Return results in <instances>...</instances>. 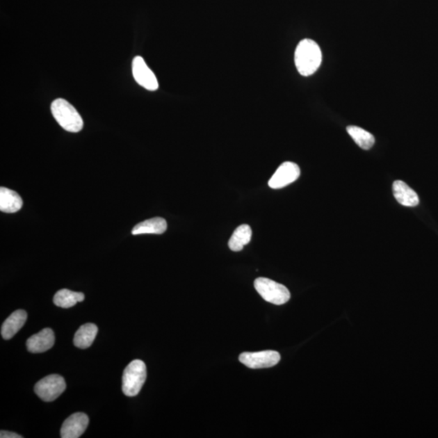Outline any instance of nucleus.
Listing matches in <instances>:
<instances>
[{"label": "nucleus", "instance_id": "f257e3e1", "mask_svg": "<svg viewBox=\"0 0 438 438\" xmlns=\"http://www.w3.org/2000/svg\"><path fill=\"white\" fill-rule=\"evenodd\" d=\"M323 54L318 44L311 40L304 39L297 46L295 52V65L300 74L305 76L313 75L318 71Z\"/></svg>", "mask_w": 438, "mask_h": 438}, {"label": "nucleus", "instance_id": "f03ea898", "mask_svg": "<svg viewBox=\"0 0 438 438\" xmlns=\"http://www.w3.org/2000/svg\"><path fill=\"white\" fill-rule=\"evenodd\" d=\"M54 118L62 128L70 133H78L83 129V120L78 111L67 101L58 99L51 104Z\"/></svg>", "mask_w": 438, "mask_h": 438}, {"label": "nucleus", "instance_id": "7ed1b4c3", "mask_svg": "<svg viewBox=\"0 0 438 438\" xmlns=\"http://www.w3.org/2000/svg\"><path fill=\"white\" fill-rule=\"evenodd\" d=\"M147 377L146 365L140 359L131 362L124 369L122 378V391L126 396H138Z\"/></svg>", "mask_w": 438, "mask_h": 438}, {"label": "nucleus", "instance_id": "20e7f679", "mask_svg": "<svg viewBox=\"0 0 438 438\" xmlns=\"http://www.w3.org/2000/svg\"><path fill=\"white\" fill-rule=\"evenodd\" d=\"M255 289L267 302L276 305H282L289 302L291 293L284 285L266 277H258L254 282Z\"/></svg>", "mask_w": 438, "mask_h": 438}, {"label": "nucleus", "instance_id": "39448f33", "mask_svg": "<svg viewBox=\"0 0 438 438\" xmlns=\"http://www.w3.org/2000/svg\"><path fill=\"white\" fill-rule=\"evenodd\" d=\"M66 382L65 378L60 375H49L38 383L34 387V392L37 396L45 402H52L60 396L65 392Z\"/></svg>", "mask_w": 438, "mask_h": 438}, {"label": "nucleus", "instance_id": "423d86ee", "mask_svg": "<svg viewBox=\"0 0 438 438\" xmlns=\"http://www.w3.org/2000/svg\"><path fill=\"white\" fill-rule=\"evenodd\" d=\"M280 354L275 350H263L259 352H243L241 354L240 362L245 366L257 369L275 366L280 362Z\"/></svg>", "mask_w": 438, "mask_h": 438}, {"label": "nucleus", "instance_id": "0eeeda50", "mask_svg": "<svg viewBox=\"0 0 438 438\" xmlns=\"http://www.w3.org/2000/svg\"><path fill=\"white\" fill-rule=\"evenodd\" d=\"M299 165L291 162L282 163L269 180V186L273 189H279L295 181L300 177Z\"/></svg>", "mask_w": 438, "mask_h": 438}, {"label": "nucleus", "instance_id": "6e6552de", "mask_svg": "<svg viewBox=\"0 0 438 438\" xmlns=\"http://www.w3.org/2000/svg\"><path fill=\"white\" fill-rule=\"evenodd\" d=\"M133 74L136 81L145 89L149 91H155L159 89L157 77L146 65L143 57L136 56L133 58Z\"/></svg>", "mask_w": 438, "mask_h": 438}, {"label": "nucleus", "instance_id": "1a4fd4ad", "mask_svg": "<svg viewBox=\"0 0 438 438\" xmlns=\"http://www.w3.org/2000/svg\"><path fill=\"white\" fill-rule=\"evenodd\" d=\"M89 425V417L85 413L77 412L66 419L60 430L62 438H78Z\"/></svg>", "mask_w": 438, "mask_h": 438}, {"label": "nucleus", "instance_id": "9d476101", "mask_svg": "<svg viewBox=\"0 0 438 438\" xmlns=\"http://www.w3.org/2000/svg\"><path fill=\"white\" fill-rule=\"evenodd\" d=\"M55 340V334L51 329H43L27 340V349L32 353L45 352L53 347Z\"/></svg>", "mask_w": 438, "mask_h": 438}, {"label": "nucleus", "instance_id": "9b49d317", "mask_svg": "<svg viewBox=\"0 0 438 438\" xmlns=\"http://www.w3.org/2000/svg\"><path fill=\"white\" fill-rule=\"evenodd\" d=\"M393 194L397 202L403 206L414 207L420 202L417 193L402 180L394 182Z\"/></svg>", "mask_w": 438, "mask_h": 438}, {"label": "nucleus", "instance_id": "f8f14e48", "mask_svg": "<svg viewBox=\"0 0 438 438\" xmlns=\"http://www.w3.org/2000/svg\"><path fill=\"white\" fill-rule=\"evenodd\" d=\"M26 320L27 314L26 311H15L2 325V337L6 340L11 339L23 327Z\"/></svg>", "mask_w": 438, "mask_h": 438}, {"label": "nucleus", "instance_id": "ddd939ff", "mask_svg": "<svg viewBox=\"0 0 438 438\" xmlns=\"http://www.w3.org/2000/svg\"><path fill=\"white\" fill-rule=\"evenodd\" d=\"M23 206V200L13 190L0 188V211L3 213H17Z\"/></svg>", "mask_w": 438, "mask_h": 438}, {"label": "nucleus", "instance_id": "4468645a", "mask_svg": "<svg viewBox=\"0 0 438 438\" xmlns=\"http://www.w3.org/2000/svg\"><path fill=\"white\" fill-rule=\"evenodd\" d=\"M168 229L167 221L163 218H153L148 219L143 222L136 224L131 231L133 235H143V234H156L161 235L163 234Z\"/></svg>", "mask_w": 438, "mask_h": 438}, {"label": "nucleus", "instance_id": "2eb2a0df", "mask_svg": "<svg viewBox=\"0 0 438 438\" xmlns=\"http://www.w3.org/2000/svg\"><path fill=\"white\" fill-rule=\"evenodd\" d=\"M97 331V325L92 323H87L81 326L76 331L73 343L76 348L86 349L90 348L94 343Z\"/></svg>", "mask_w": 438, "mask_h": 438}, {"label": "nucleus", "instance_id": "dca6fc26", "mask_svg": "<svg viewBox=\"0 0 438 438\" xmlns=\"http://www.w3.org/2000/svg\"><path fill=\"white\" fill-rule=\"evenodd\" d=\"M252 229L247 224L238 227L228 242V246L234 252H240L251 241Z\"/></svg>", "mask_w": 438, "mask_h": 438}, {"label": "nucleus", "instance_id": "f3484780", "mask_svg": "<svg viewBox=\"0 0 438 438\" xmlns=\"http://www.w3.org/2000/svg\"><path fill=\"white\" fill-rule=\"evenodd\" d=\"M85 300V295L81 292H75L67 289L57 291L54 296V304L63 309L71 308L79 302Z\"/></svg>", "mask_w": 438, "mask_h": 438}, {"label": "nucleus", "instance_id": "a211bd4d", "mask_svg": "<svg viewBox=\"0 0 438 438\" xmlns=\"http://www.w3.org/2000/svg\"><path fill=\"white\" fill-rule=\"evenodd\" d=\"M347 131L350 138L360 148L368 150L373 147L375 143L374 136L366 130L357 126H348Z\"/></svg>", "mask_w": 438, "mask_h": 438}, {"label": "nucleus", "instance_id": "6ab92c4d", "mask_svg": "<svg viewBox=\"0 0 438 438\" xmlns=\"http://www.w3.org/2000/svg\"><path fill=\"white\" fill-rule=\"evenodd\" d=\"M0 437L1 438H22V436L17 435L16 432L3 431L0 432Z\"/></svg>", "mask_w": 438, "mask_h": 438}]
</instances>
